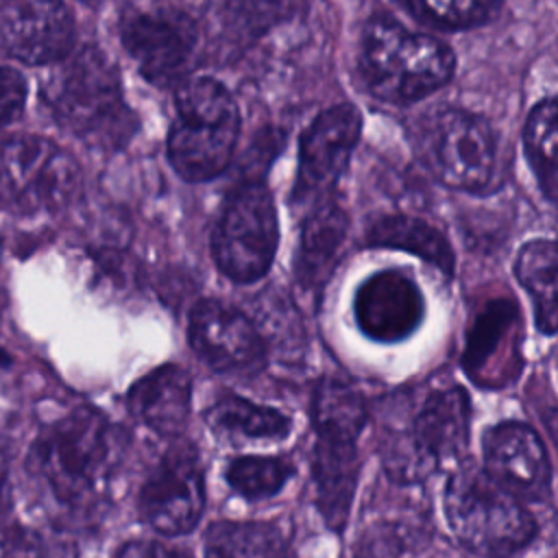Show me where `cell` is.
I'll list each match as a JSON object with an SVG mask.
<instances>
[{
    "mask_svg": "<svg viewBox=\"0 0 558 558\" xmlns=\"http://www.w3.org/2000/svg\"><path fill=\"white\" fill-rule=\"evenodd\" d=\"M517 329V310L512 303L493 301L473 323L466 351H464V368L469 377H482L486 371L497 364L495 355L506 342L512 338Z\"/></svg>",
    "mask_w": 558,
    "mask_h": 558,
    "instance_id": "4316f807",
    "label": "cell"
},
{
    "mask_svg": "<svg viewBox=\"0 0 558 558\" xmlns=\"http://www.w3.org/2000/svg\"><path fill=\"white\" fill-rule=\"evenodd\" d=\"M11 501V488H9V469L4 462V456L0 453V512L9 506Z\"/></svg>",
    "mask_w": 558,
    "mask_h": 558,
    "instance_id": "d6a6232c",
    "label": "cell"
},
{
    "mask_svg": "<svg viewBox=\"0 0 558 558\" xmlns=\"http://www.w3.org/2000/svg\"><path fill=\"white\" fill-rule=\"evenodd\" d=\"M0 44L17 61L50 65L74 46L65 0H0Z\"/></svg>",
    "mask_w": 558,
    "mask_h": 558,
    "instance_id": "4fadbf2b",
    "label": "cell"
},
{
    "mask_svg": "<svg viewBox=\"0 0 558 558\" xmlns=\"http://www.w3.org/2000/svg\"><path fill=\"white\" fill-rule=\"evenodd\" d=\"M205 558H292L288 538L268 521H216L205 534Z\"/></svg>",
    "mask_w": 558,
    "mask_h": 558,
    "instance_id": "7402d4cb",
    "label": "cell"
},
{
    "mask_svg": "<svg viewBox=\"0 0 558 558\" xmlns=\"http://www.w3.org/2000/svg\"><path fill=\"white\" fill-rule=\"evenodd\" d=\"M198 26L181 9L126 11L120 17V41L142 76L157 87H177L190 78L198 48Z\"/></svg>",
    "mask_w": 558,
    "mask_h": 558,
    "instance_id": "30bf717a",
    "label": "cell"
},
{
    "mask_svg": "<svg viewBox=\"0 0 558 558\" xmlns=\"http://www.w3.org/2000/svg\"><path fill=\"white\" fill-rule=\"evenodd\" d=\"M187 338L194 353L218 373L248 368L266 353L255 323L216 299H203L192 307Z\"/></svg>",
    "mask_w": 558,
    "mask_h": 558,
    "instance_id": "2e32d148",
    "label": "cell"
},
{
    "mask_svg": "<svg viewBox=\"0 0 558 558\" xmlns=\"http://www.w3.org/2000/svg\"><path fill=\"white\" fill-rule=\"evenodd\" d=\"M312 423L316 434L357 440L366 425V403L351 384L338 377H323L312 399Z\"/></svg>",
    "mask_w": 558,
    "mask_h": 558,
    "instance_id": "cb8c5ba5",
    "label": "cell"
},
{
    "mask_svg": "<svg viewBox=\"0 0 558 558\" xmlns=\"http://www.w3.org/2000/svg\"><path fill=\"white\" fill-rule=\"evenodd\" d=\"M362 133V113L351 102L323 109L301 135L294 198L325 194L349 166Z\"/></svg>",
    "mask_w": 558,
    "mask_h": 558,
    "instance_id": "7c38bea8",
    "label": "cell"
},
{
    "mask_svg": "<svg viewBox=\"0 0 558 558\" xmlns=\"http://www.w3.org/2000/svg\"><path fill=\"white\" fill-rule=\"evenodd\" d=\"M41 94L57 124L94 148H122L137 131L118 68L96 46L70 50L57 61Z\"/></svg>",
    "mask_w": 558,
    "mask_h": 558,
    "instance_id": "6da1fadb",
    "label": "cell"
},
{
    "mask_svg": "<svg viewBox=\"0 0 558 558\" xmlns=\"http://www.w3.org/2000/svg\"><path fill=\"white\" fill-rule=\"evenodd\" d=\"M294 466L281 456H240L225 469L227 484L244 499L275 497L292 477Z\"/></svg>",
    "mask_w": 558,
    "mask_h": 558,
    "instance_id": "83f0119b",
    "label": "cell"
},
{
    "mask_svg": "<svg viewBox=\"0 0 558 558\" xmlns=\"http://www.w3.org/2000/svg\"><path fill=\"white\" fill-rule=\"evenodd\" d=\"M142 519L166 536L187 534L205 510V482L196 449L187 442L170 447L140 488Z\"/></svg>",
    "mask_w": 558,
    "mask_h": 558,
    "instance_id": "8fae6325",
    "label": "cell"
},
{
    "mask_svg": "<svg viewBox=\"0 0 558 558\" xmlns=\"http://www.w3.org/2000/svg\"><path fill=\"white\" fill-rule=\"evenodd\" d=\"M442 508L458 543L484 558H506L536 536V521L521 499L477 466H458L451 473Z\"/></svg>",
    "mask_w": 558,
    "mask_h": 558,
    "instance_id": "5b68a950",
    "label": "cell"
},
{
    "mask_svg": "<svg viewBox=\"0 0 558 558\" xmlns=\"http://www.w3.org/2000/svg\"><path fill=\"white\" fill-rule=\"evenodd\" d=\"M240 137V109L231 92L211 76L185 78L174 92L168 161L185 181L216 179L229 166Z\"/></svg>",
    "mask_w": 558,
    "mask_h": 558,
    "instance_id": "277c9868",
    "label": "cell"
},
{
    "mask_svg": "<svg viewBox=\"0 0 558 558\" xmlns=\"http://www.w3.org/2000/svg\"><path fill=\"white\" fill-rule=\"evenodd\" d=\"M416 17L440 28H471L488 22L497 0H401Z\"/></svg>",
    "mask_w": 558,
    "mask_h": 558,
    "instance_id": "f1b7e54d",
    "label": "cell"
},
{
    "mask_svg": "<svg viewBox=\"0 0 558 558\" xmlns=\"http://www.w3.org/2000/svg\"><path fill=\"white\" fill-rule=\"evenodd\" d=\"M0 558H41V543L28 527L0 517Z\"/></svg>",
    "mask_w": 558,
    "mask_h": 558,
    "instance_id": "f546056e",
    "label": "cell"
},
{
    "mask_svg": "<svg viewBox=\"0 0 558 558\" xmlns=\"http://www.w3.org/2000/svg\"><path fill=\"white\" fill-rule=\"evenodd\" d=\"M116 558H190V554L157 541H129L118 549Z\"/></svg>",
    "mask_w": 558,
    "mask_h": 558,
    "instance_id": "1f68e13d",
    "label": "cell"
},
{
    "mask_svg": "<svg viewBox=\"0 0 558 558\" xmlns=\"http://www.w3.org/2000/svg\"><path fill=\"white\" fill-rule=\"evenodd\" d=\"M355 442V438L336 434H316L314 442L312 477L316 506L333 532H342L357 486L360 462Z\"/></svg>",
    "mask_w": 558,
    "mask_h": 558,
    "instance_id": "e0dca14e",
    "label": "cell"
},
{
    "mask_svg": "<svg viewBox=\"0 0 558 558\" xmlns=\"http://www.w3.org/2000/svg\"><path fill=\"white\" fill-rule=\"evenodd\" d=\"M410 142L421 166L442 185L484 192L497 168V137L477 113L442 105L418 116Z\"/></svg>",
    "mask_w": 558,
    "mask_h": 558,
    "instance_id": "8992f818",
    "label": "cell"
},
{
    "mask_svg": "<svg viewBox=\"0 0 558 558\" xmlns=\"http://www.w3.org/2000/svg\"><path fill=\"white\" fill-rule=\"evenodd\" d=\"M277 244L279 218L270 190L262 181L238 185L211 233L218 270L235 283H253L272 266Z\"/></svg>",
    "mask_w": 558,
    "mask_h": 558,
    "instance_id": "9c48e42d",
    "label": "cell"
},
{
    "mask_svg": "<svg viewBox=\"0 0 558 558\" xmlns=\"http://www.w3.org/2000/svg\"><path fill=\"white\" fill-rule=\"evenodd\" d=\"M129 412L159 436H179L192 410V381L185 368L163 364L137 379L126 395Z\"/></svg>",
    "mask_w": 558,
    "mask_h": 558,
    "instance_id": "ac0fdd59",
    "label": "cell"
},
{
    "mask_svg": "<svg viewBox=\"0 0 558 558\" xmlns=\"http://www.w3.org/2000/svg\"><path fill=\"white\" fill-rule=\"evenodd\" d=\"M514 275L527 290L534 307V320L545 336L556 333V244L547 238L530 240L521 246Z\"/></svg>",
    "mask_w": 558,
    "mask_h": 558,
    "instance_id": "603a6c76",
    "label": "cell"
},
{
    "mask_svg": "<svg viewBox=\"0 0 558 558\" xmlns=\"http://www.w3.org/2000/svg\"><path fill=\"white\" fill-rule=\"evenodd\" d=\"M456 70L453 50L399 22L373 17L360 44V72L368 92L392 105L416 102L440 89Z\"/></svg>",
    "mask_w": 558,
    "mask_h": 558,
    "instance_id": "3957f363",
    "label": "cell"
},
{
    "mask_svg": "<svg viewBox=\"0 0 558 558\" xmlns=\"http://www.w3.org/2000/svg\"><path fill=\"white\" fill-rule=\"evenodd\" d=\"M556 100L543 98L527 113L523 126V148L527 161L536 174V181L543 194L554 201L556 198V179H558V131H556Z\"/></svg>",
    "mask_w": 558,
    "mask_h": 558,
    "instance_id": "484cf974",
    "label": "cell"
},
{
    "mask_svg": "<svg viewBox=\"0 0 558 558\" xmlns=\"http://www.w3.org/2000/svg\"><path fill=\"white\" fill-rule=\"evenodd\" d=\"M207 427L222 440H281L290 434L292 421L277 408L257 405L238 395H222L205 410Z\"/></svg>",
    "mask_w": 558,
    "mask_h": 558,
    "instance_id": "ffe728a7",
    "label": "cell"
},
{
    "mask_svg": "<svg viewBox=\"0 0 558 558\" xmlns=\"http://www.w3.org/2000/svg\"><path fill=\"white\" fill-rule=\"evenodd\" d=\"M81 190L76 161L52 140L17 133L0 140V209L17 216L57 211Z\"/></svg>",
    "mask_w": 558,
    "mask_h": 558,
    "instance_id": "ba28073f",
    "label": "cell"
},
{
    "mask_svg": "<svg viewBox=\"0 0 558 558\" xmlns=\"http://www.w3.org/2000/svg\"><path fill=\"white\" fill-rule=\"evenodd\" d=\"M425 299L416 281L401 268L377 270L353 296V316L364 336L375 342H399L416 331Z\"/></svg>",
    "mask_w": 558,
    "mask_h": 558,
    "instance_id": "9a60e30c",
    "label": "cell"
},
{
    "mask_svg": "<svg viewBox=\"0 0 558 558\" xmlns=\"http://www.w3.org/2000/svg\"><path fill=\"white\" fill-rule=\"evenodd\" d=\"M118 462V434L94 408H76L48 425L33 445V464L52 497L70 508L98 499Z\"/></svg>",
    "mask_w": 558,
    "mask_h": 558,
    "instance_id": "7a4b0ae2",
    "label": "cell"
},
{
    "mask_svg": "<svg viewBox=\"0 0 558 558\" xmlns=\"http://www.w3.org/2000/svg\"><path fill=\"white\" fill-rule=\"evenodd\" d=\"M83 2H89V4H94V2H100V0H83Z\"/></svg>",
    "mask_w": 558,
    "mask_h": 558,
    "instance_id": "836d02e7",
    "label": "cell"
},
{
    "mask_svg": "<svg viewBox=\"0 0 558 558\" xmlns=\"http://www.w3.org/2000/svg\"><path fill=\"white\" fill-rule=\"evenodd\" d=\"M484 471L517 499L541 501L551 488V462L541 436L525 423L506 421L484 432Z\"/></svg>",
    "mask_w": 558,
    "mask_h": 558,
    "instance_id": "5bb4252c",
    "label": "cell"
},
{
    "mask_svg": "<svg viewBox=\"0 0 558 558\" xmlns=\"http://www.w3.org/2000/svg\"><path fill=\"white\" fill-rule=\"evenodd\" d=\"M305 7V0H220L218 13L222 31L248 44L264 37L268 31L292 22Z\"/></svg>",
    "mask_w": 558,
    "mask_h": 558,
    "instance_id": "d4e9b609",
    "label": "cell"
},
{
    "mask_svg": "<svg viewBox=\"0 0 558 558\" xmlns=\"http://www.w3.org/2000/svg\"><path fill=\"white\" fill-rule=\"evenodd\" d=\"M26 102V81L13 70L0 65V129L20 118Z\"/></svg>",
    "mask_w": 558,
    "mask_h": 558,
    "instance_id": "4dcf8cb0",
    "label": "cell"
},
{
    "mask_svg": "<svg viewBox=\"0 0 558 558\" xmlns=\"http://www.w3.org/2000/svg\"><path fill=\"white\" fill-rule=\"evenodd\" d=\"M471 403L460 386H442L421 401L408 429L388 442L386 469L401 482H421L458 464L469 445Z\"/></svg>",
    "mask_w": 558,
    "mask_h": 558,
    "instance_id": "52a82bcc",
    "label": "cell"
},
{
    "mask_svg": "<svg viewBox=\"0 0 558 558\" xmlns=\"http://www.w3.org/2000/svg\"><path fill=\"white\" fill-rule=\"evenodd\" d=\"M349 231V216L333 198H323L305 218L294 275L303 290L318 292L333 272Z\"/></svg>",
    "mask_w": 558,
    "mask_h": 558,
    "instance_id": "d6986e66",
    "label": "cell"
},
{
    "mask_svg": "<svg viewBox=\"0 0 558 558\" xmlns=\"http://www.w3.org/2000/svg\"><path fill=\"white\" fill-rule=\"evenodd\" d=\"M366 244L412 253L425 259L427 264L436 266L447 277H451L456 268V255L451 251L449 240L423 218L405 214L381 216L368 227Z\"/></svg>",
    "mask_w": 558,
    "mask_h": 558,
    "instance_id": "44dd1931",
    "label": "cell"
}]
</instances>
